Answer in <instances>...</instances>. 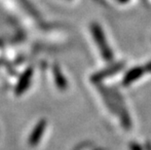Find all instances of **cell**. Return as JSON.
I'll return each instance as SVG.
<instances>
[{"mask_svg": "<svg viewBox=\"0 0 151 150\" xmlns=\"http://www.w3.org/2000/svg\"><path fill=\"white\" fill-rule=\"evenodd\" d=\"M93 31H94L95 40H96V42H97L98 46L99 47V51H101L102 58L105 60H107V62L111 60L112 58H113V54H112V51L110 48H109L107 42L105 41L104 36V34H102V31L101 30V28L95 27Z\"/></svg>", "mask_w": 151, "mask_h": 150, "instance_id": "1", "label": "cell"}, {"mask_svg": "<svg viewBox=\"0 0 151 150\" xmlns=\"http://www.w3.org/2000/svg\"><path fill=\"white\" fill-rule=\"evenodd\" d=\"M124 66H125V65L123 62H118V63H116V65H111L110 67L105 68V69L101 70V71H99L98 73H95V74L92 76V81L95 82V83H98L99 81L104 80V78L116 74L117 72H119L121 69L124 68Z\"/></svg>", "mask_w": 151, "mask_h": 150, "instance_id": "2", "label": "cell"}, {"mask_svg": "<svg viewBox=\"0 0 151 150\" xmlns=\"http://www.w3.org/2000/svg\"><path fill=\"white\" fill-rule=\"evenodd\" d=\"M145 73H147L145 65L134 67L133 69H131L130 71H128L126 74H125L124 79H123V85L128 86V85L132 84V83L137 80V79L141 77L143 74H145Z\"/></svg>", "mask_w": 151, "mask_h": 150, "instance_id": "3", "label": "cell"}, {"mask_svg": "<svg viewBox=\"0 0 151 150\" xmlns=\"http://www.w3.org/2000/svg\"><path fill=\"white\" fill-rule=\"evenodd\" d=\"M46 127H47L46 120L42 119L38 122L36 127L34 128V130L32 131V133H31V136L29 138V144L31 146L36 145L37 143L39 142L40 139L42 138V136H43V133L45 132V130H46Z\"/></svg>", "mask_w": 151, "mask_h": 150, "instance_id": "4", "label": "cell"}, {"mask_svg": "<svg viewBox=\"0 0 151 150\" xmlns=\"http://www.w3.org/2000/svg\"><path fill=\"white\" fill-rule=\"evenodd\" d=\"M31 76H32V71L31 69H27L22 76L21 81L19 82L17 87V93L18 94H22V92L27 90V88L29 85V82L31 80Z\"/></svg>", "mask_w": 151, "mask_h": 150, "instance_id": "5", "label": "cell"}, {"mask_svg": "<svg viewBox=\"0 0 151 150\" xmlns=\"http://www.w3.org/2000/svg\"><path fill=\"white\" fill-rule=\"evenodd\" d=\"M54 76H55V81H56V84L58 86V88L60 90H65L67 83L65 78L63 77V73L60 72V69L58 67L57 65L54 66Z\"/></svg>", "mask_w": 151, "mask_h": 150, "instance_id": "6", "label": "cell"}, {"mask_svg": "<svg viewBox=\"0 0 151 150\" xmlns=\"http://www.w3.org/2000/svg\"><path fill=\"white\" fill-rule=\"evenodd\" d=\"M130 146L132 150H141L140 146L139 144H137V143H131Z\"/></svg>", "mask_w": 151, "mask_h": 150, "instance_id": "7", "label": "cell"}]
</instances>
